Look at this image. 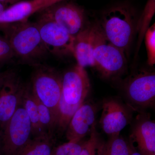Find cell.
Returning <instances> with one entry per match:
<instances>
[{
	"label": "cell",
	"instance_id": "1",
	"mask_svg": "<svg viewBox=\"0 0 155 155\" xmlns=\"http://www.w3.org/2000/svg\"><path fill=\"white\" fill-rule=\"evenodd\" d=\"M14 51L22 62L34 66L48 54L42 41L36 22L27 21L0 25Z\"/></svg>",
	"mask_w": 155,
	"mask_h": 155
},
{
	"label": "cell",
	"instance_id": "2",
	"mask_svg": "<svg viewBox=\"0 0 155 155\" xmlns=\"http://www.w3.org/2000/svg\"><path fill=\"white\" fill-rule=\"evenodd\" d=\"M137 20L133 9L118 5L106 10L96 25L110 42L125 54L136 33Z\"/></svg>",
	"mask_w": 155,
	"mask_h": 155
},
{
	"label": "cell",
	"instance_id": "3",
	"mask_svg": "<svg viewBox=\"0 0 155 155\" xmlns=\"http://www.w3.org/2000/svg\"><path fill=\"white\" fill-rule=\"evenodd\" d=\"M125 53L110 42L96 24L93 25V56L94 66L102 77L115 79L127 69Z\"/></svg>",
	"mask_w": 155,
	"mask_h": 155
},
{
	"label": "cell",
	"instance_id": "4",
	"mask_svg": "<svg viewBox=\"0 0 155 155\" xmlns=\"http://www.w3.org/2000/svg\"><path fill=\"white\" fill-rule=\"evenodd\" d=\"M122 93L127 104L139 113L153 107L155 102V73L141 69L125 79L122 86Z\"/></svg>",
	"mask_w": 155,
	"mask_h": 155
},
{
	"label": "cell",
	"instance_id": "5",
	"mask_svg": "<svg viewBox=\"0 0 155 155\" xmlns=\"http://www.w3.org/2000/svg\"><path fill=\"white\" fill-rule=\"evenodd\" d=\"M31 136L30 120L20 105L0 131V155H19Z\"/></svg>",
	"mask_w": 155,
	"mask_h": 155
},
{
	"label": "cell",
	"instance_id": "6",
	"mask_svg": "<svg viewBox=\"0 0 155 155\" xmlns=\"http://www.w3.org/2000/svg\"><path fill=\"white\" fill-rule=\"evenodd\" d=\"M34 67L30 85L31 91L36 98L51 110L57 122L62 94V76L54 69L41 64Z\"/></svg>",
	"mask_w": 155,
	"mask_h": 155
},
{
	"label": "cell",
	"instance_id": "7",
	"mask_svg": "<svg viewBox=\"0 0 155 155\" xmlns=\"http://www.w3.org/2000/svg\"><path fill=\"white\" fill-rule=\"evenodd\" d=\"M90 88L87 72L77 64L62 76V94L59 107L73 115L84 102Z\"/></svg>",
	"mask_w": 155,
	"mask_h": 155
},
{
	"label": "cell",
	"instance_id": "8",
	"mask_svg": "<svg viewBox=\"0 0 155 155\" xmlns=\"http://www.w3.org/2000/svg\"><path fill=\"white\" fill-rule=\"evenodd\" d=\"M28 86L14 69L0 72V131L21 104Z\"/></svg>",
	"mask_w": 155,
	"mask_h": 155
},
{
	"label": "cell",
	"instance_id": "9",
	"mask_svg": "<svg viewBox=\"0 0 155 155\" xmlns=\"http://www.w3.org/2000/svg\"><path fill=\"white\" fill-rule=\"evenodd\" d=\"M36 23L42 41L49 54L59 57L72 55L75 37L66 29L41 15Z\"/></svg>",
	"mask_w": 155,
	"mask_h": 155
},
{
	"label": "cell",
	"instance_id": "10",
	"mask_svg": "<svg viewBox=\"0 0 155 155\" xmlns=\"http://www.w3.org/2000/svg\"><path fill=\"white\" fill-rule=\"evenodd\" d=\"M40 12L41 16L54 21L74 37L89 24L84 9L73 3L59 2Z\"/></svg>",
	"mask_w": 155,
	"mask_h": 155
},
{
	"label": "cell",
	"instance_id": "11",
	"mask_svg": "<svg viewBox=\"0 0 155 155\" xmlns=\"http://www.w3.org/2000/svg\"><path fill=\"white\" fill-rule=\"evenodd\" d=\"M133 110L119 98L111 97L104 100L99 124L109 137L119 135L127 125L131 124Z\"/></svg>",
	"mask_w": 155,
	"mask_h": 155
},
{
	"label": "cell",
	"instance_id": "12",
	"mask_svg": "<svg viewBox=\"0 0 155 155\" xmlns=\"http://www.w3.org/2000/svg\"><path fill=\"white\" fill-rule=\"evenodd\" d=\"M129 140L142 155H155V123L146 112L139 113L132 123Z\"/></svg>",
	"mask_w": 155,
	"mask_h": 155
},
{
	"label": "cell",
	"instance_id": "13",
	"mask_svg": "<svg viewBox=\"0 0 155 155\" xmlns=\"http://www.w3.org/2000/svg\"><path fill=\"white\" fill-rule=\"evenodd\" d=\"M97 109L91 103L85 102L75 112L66 129L68 141L77 143L90 135L96 128Z\"/></svg>",
	"mask_w": 155,
	"mask_h": 155
},
{
	"label": "cell",
	"instance_id": "14",
	"mask_svg": "<svg viewBox=\"0 0 155 155\" xmlns=\"http://www.w3.org/2000/svg\"><path fill=\"white\" fill-rule=\"evenodd\" d=\"M77 64L85 68L94 67L93 56V25L89 24L86 28L75 37L73 54Z\"/></svg>",
	"mask_w": 155,
	"mask_h": 155
},
{
	"label": "cell",
	"instance_id": "15",
	"mask_svg": "<svg viewBox=\"0 0 155 155\" xmlns=\"http://www.w3.org/2000/svg\"><path fill=\"white\" fill-rule=\"evenodd\" d=\"M134 147L131 142L119 134L109 137L107 140L100 139L97 148V155H130Z\"/></svg>",
	"mask_w": 155,
	"mask_h": 155
},
{
	"label": "cell",
	"instance_id": "16",
	"mask_svg": "<svg viewBox=\"0 0 155 155\" xmlns=\"http://www.w3.org/2000/svg\"><path fill=\"white\" fill-rule=\"evenodd\" d=\"M21 104L30 120L33 137L47 134L45 133L41 125L36 99L31 91L30 85H28L25 90L22 97Z\"/></svg>",
	"mask_w": 155,
	"mask_h": 155
},
{
	"label": "cell",
	"instance_id": "17",
	"mask_svg": "<svg viewBox=\"0 0 155 155\" xmlns=\"http://www.w3.org/2000/svg\"><path fill=\"white\" fill-rule=\"evenodd\" d=\"M54 148L53 137L45 134L31 139L19 155H51Z\"/></svg>",
	"mask_w": 155,
	"mask_h": 155
},
{
	"label": "cell",
	"instance_id": "18",
	"mask_svg": "<svg viewBox=\"0 0 155 155\" xmlns=\"http://www.w3.org/2000/svg\"><path fill=\"white\" fill-rule=\"evenodd\" d=\"M155 13V0H147L143 11L137 22L136 33L138 34L137 52L140 48L147 30L150 27L151 21Z\"/></svg>",
	"mask_w": 155,
	"mask_h": 155
},
{
	"label": "cell",
	"instance_id": "19",
	"mask_svg": "<svg viewBox=\"0 0 155 155\" xmlns=\"http://www.w3.org/2000/svg\"><path fill=\"white\" fill-rule=\"evenodd\" d=\"M35 99L42 128L45 133L53 137L54 132L56 129L57 122L55 118L48 107L41 102L36 97Z\"/></svg>",
	"mask_w": 155,
	"mask_h": 155
},
{
	"label": "cell",
	"instance_id": "20",
	"mask_svg": "<svg viewBox=\"0 0 155 155\" xmlns=\"http://www.w3.org/2000/svg\"><path fill=\"white\" fill-rule=\"evenodd\" d=\"M83 143L68 141L54 148L51 155H80Z\"/></svg>",
	"mask_w": 155,
	"mask_h": 155
},
{
	"label": "cell",
	"instance_id": "21",
	"mask_svg": "<svg viewBox=\"0 0 155 155\" xmlns=\"http://www.w3.org/2000/svg\"><path fill=\"white\" fill-rule=\"evenodd\" d=\"M147 54V63L150 66L155 64V24L147 30L144 36Z\"/></svg>",
	"mask_w": 155,
	"mask_h": 155
},
{
	"label": "cell",
	"instance_id": "22",
	"mask_svg": "<svg viewBox=\"0 0 155 155\" xmlns=\"http://www.w3.org/2000/svg\"><path fill=\"white\" fill-rule=\"evenodd\" d=\"M100 138L96 128H94L87 141L84 142L80 155H97V148Z\"/></svg>",
	"mask_w": 155,
	"mask_h": 155
},
{
	"label": "cell",
	"instance_id": "23",
	"mask_svg": "<svg viewBox=\"0 0 155 155\" xmlns=\"http://www.w3.org/2000/svg\"><path fill=\"white\" fill-rule=\"evenodd\" d=\"M15 57L11 45L5 37L0 36V64Z\"/></svg>",
	"mask_w": 155,
	"mask_h": 155
},
{
	"label": "cell",
	"instance_id": "24",
	"mask_svg": "<svg viewBox=\"0 0 155 155\" xmlns=\"http://www.w3.org/2000/svg\"><path fill=\"white\" fill-rule=\"evenodd\" d=\"M21 0H0V2L2 3L3 5L10 4L13 5L16 4L18 2H20Z\"/></svg>",
	"mask_w": 155,
	"mask_h": 155
},
{
	"label": "cell",
	"instance_id": "25",
	"mask_svg": "<svg viewBox=\"0 0 155 155\" xmlns=\"http://www.w3.org/2000/svg\"><path fill=\"white\" fill-rule=\"evenodd\" d=\"M5 5H3L2 3L0 2V15L3 13V11L5 9Z\"/></svg>",
	"mask_w": 155,
	"mask_h": 155
},
{
	"label": "cell",
	"instance_id": "26",
	"mask_svg": "<svg viewBox=\"0 0 155 155\" xmlns=\"http://www.w3.org/2000/svg\"><path fill=\"white\" fill-rule=\"evenodd\" d=\"M130 155H142L139 152H138L137 151V150L136 149L135 147L134 148V149L133 152H132V153H131V154Z\"/></svg>",
	"mask_w": 155,
	"mask_h": 155
},
{
	"label": "cell",
	"instance_id": "27",
	"mask_svg": "<svg viewBox=\"0 0 155 155\" xmlns=\"http://www.w3.org/2000/svg\"><path fill=\"white\" fill-rule=\"evenodd\" d=\"M56 2L57 3L59 2H62V1H65V0H56Z\"/></svg>",
	"mask_w": 155,
	"mask_h": 155
}]
</instances>
